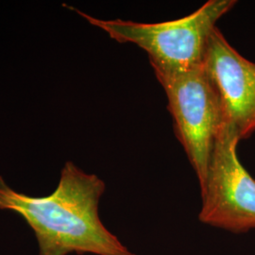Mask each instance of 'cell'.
I'll use <instances>...</instances> for the list:
<instances>
[{"mask_svg":"<svg viewBox=\"0 0 255 255\" xmlns=\"http://www.w3.org/2000/svg\"><path fill=\"white\" fill-rule=\"evenodd\" d=\"M164 88L175 133L201 188L219 132L226 122L219 95L203 64L181 72H154Z\"/></svg>","mask_w":255,"mask_h":255,"instance_id":"3957f363","label":"cell"},{"mask_svg":"<svg viewBox=\"0 0 255 255\" xmlns=\"http://www.w3.org/2000/svg\"><path fill=\"white\" fill-rule=\"evenodd\" d=\"M105 182L66 162L53 193L31 197L13 190L0 176V210L16 213L33 231L39 255H136L101 221Z\"/></svg>","mask_w":255,"mask_h":255,"instance_id":"6da1fadb","label":"cell"},{"mask_svg":"<svg viewBox=\"0 0 255 255\" xmlns=\"http://www.w3.org/2000/svg\"><path fill=\"white\" fill-rule=\"evenodd\" d=\"M239 141L236 128L226 121L201 188L199 213L203 224L236 234L255 229V180L239 161Z\"/></svg>","mask_w":255,"mask_h":255,"instance_id":"277c9868","label":"cell"},{"mask_svg":"<svg viewBox=\"0 0 255 255\" xmlns=\"http://www.w3.org/2000/svg\"><path fill=\"white\" fill-rule=\"evenodd\" d=\"M203 66L213 82L226 121L239 139L255 132V64L230 45L216 27L210 37Z\"/></svg>","mask_w":255,"mask_h":255,"instance_id":"5b68a950","label":"cell"},{"mask_svg":"<svg viewBox=\"0 0 255 255\" xmlns=\"http://www.w3.org/2000/svg\"><path fill=\"white\" fill-rule=\"evenodd\" d=\"M236 4L235 0H209L185 17L161 23L103 20L68 8L104 30L113 40L142 48L148 55L154 72H181L203 64L217 22Z\"/></svg>","mask_w":255,"mask_h":255,"instance_id":"7a4b0ae2","label":"cell"}]
</instances>
